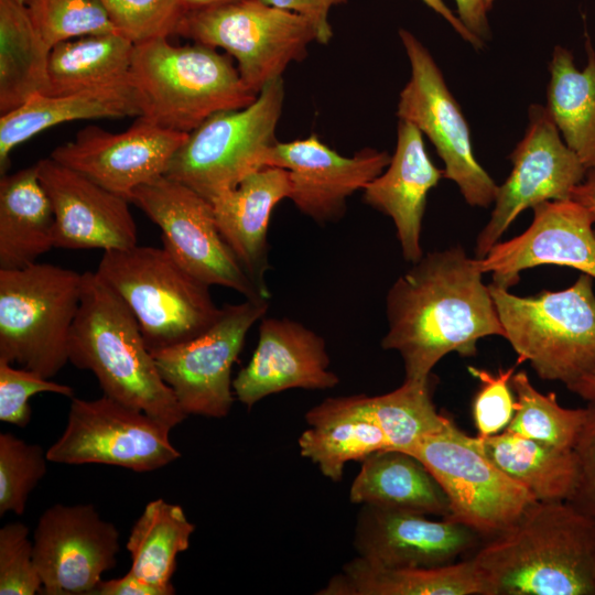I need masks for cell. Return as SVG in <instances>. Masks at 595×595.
Returning a JSON list of instances; mask_svg holds the SVG:
<instances>
[{
  "instance_id": "cell-12",
  "label": "cell",
  "mask_w": 595,
  "mask_h": 595,
  "mask_svg": "<svg viewBox=\"0 0 595 595\" xmlns=\"http://www.w3.org/2000/svg\"><path fill=\"white\" fill-rule=\"evenodd\" d=\"M269 300L225 304L215 323L185 343L152 350L164 382L186 415L225 418L232 407L231 368L249 329L264 317Z\"/></svg>"
},
{
  "instance_id": "cell-34",
  "label": "cell",
  "mask_w": 595,
  "mask_h": 595,
  "mask_svg": "<svg viewBox=\"0 0 595 595\" xmlns=\"http://www.w3.org/2000/svg\"><path fill=\"white\" fill-rule=\"evenodd\" d=\"M195 526L180 505L159 498L147 504L134 522L126 548L131 556L130 572L165 595L175 593L171 582L176 556L190 548Z\"/></svg>"
},
{
  "instance_id": "cell-13",
  "label": "cell",
  "mask_w": 595,
  "mask_h": 595,
  "mask_svg": "<svg viewBox=\"0 0 595 595\" xmlns=\"http://www.w3.org/2000/svg\"><path fill=\"white\" fill-rule=\"evenodd\" d=\"M171 430L106 394L95 400L73 397L65 430L46 456L60 464H105L152 472L181 456L170 441Z\"/></svg>"
},
{
  "instance_id": "cell-52",
  "label": "cell",
  "mask_w": 595,
  "mask_h": 595,
  "mask_svg": "<svg viewBox=\"0 0 595 595\" xmlns=\"http://www.w3.org/2000/svg\"><path fill=\"white\" fill-rule=\"evenodd\" d=\"M17 2L21 3V4H25L26 0H15Z\"/></svg>"
},
{
  "instance_id": "cell-37",
  "label": "cell",
  "mask_w": 595,
  "mask_h": 595,
  "mask_svg": "<svg viewBox=\"0 0 595 595\" xmlns=\"http://www.w3.org/2000/svg\"><path fill=\"white\" fill-rule=\"evenodd\" d=\"M25 7L34 29L51 48L85 35L118 32L100 0H26Z\"/></svg>"
},
{
  "instance_id": "cell-4",
  "label": "cell",
  "mask_w": 595,
  "mask_h": 595,
  "mask_svg": "<svg viewBox=\"0 0 595 595\" xmlns=\"http://www.w3.org/2000/svg\"><path fill=\"white\" fill-rule=\"evenodd\" d=\"M167 39L134 44L130 78L140 97V117L190 133L210 116L257 98L228 56L199 43L176 46Z\"/></svg>"
},
{
  "instance_id": "cell-50",
  "label": "cell",
  "mask_w": 595,
  "mask_h": 595,
  "mask_svg": "<svg viewBox=\"0 0 595 595\" xmlns=\"http://www.w3.org/2000/svg\"><path fill=\"white\" fill-rule=\"evenodd\" d=\"M244 0H182L184 12L203 10Z\"/></svg>"
},
{
  "instance_id": "cell-27",
  "label": "cell",
  "mask_w": 595,
  "mask_h": 595,
  "mask_svg": "<svg viewBox=\"0 0 595 595\" xmlns=\"http://www.w3.org/2000/svg\"><path fill=\"white\" fill-rule=\"evenodd\" d=\"M55 218L37 164L1 175L0 269H21L54 247Z\"/></svg>"
},
{
  "instance_id": "cell-35",
  "label": "cell",
  "mask_w": 595,
  "mask_h": 595,
  "mask_svg": "<svg viewBox=\"0 0 595 595\" xmlns=\"http://www.w3.org/2000/svg\"><path fill=\"white\" fill-rule=\"evenodd\" d=\"M433 376L423 381L404 380L391 392L369 397L370 411L389 448L408 453L422 437L446 429L453 421L433 403Z\"/></svg>"
},
{
  "instance_id": "cell-43",
  "label": "cell",
  "mask_w": 595,
  "mask_h": 595,
  "mask_svg": "<svg viewBox=\"0 0 595 595\" xmlns=\"http://www.w3.org/2000/svg\"><path fill=\"white\" fill-rule=\"evenodd\" d=\"M585 409L586 418L573 447L575 484L566 501L595 519V400Z\"/></svg>"
},
{
  "instance_id": "cell-3",
  "label": "cell",
  "mask_w": 595,
  "mask_h": 595,
  "mask_svg": "<svg viewBox=\"0 0 595 595\" xmlns=\"http://www.w3.org/2000/svg\"><path fill=\"white\" fill-rule=\"evenodd\" d=\"M68 358L73 366L95 375L104 394L171 429L186 419L158 370L136 316L96 271L83 273Z\"/></svg>"
},
{
  "instance_id": "cell-24",
  "label": "cell",
  "mask_w": 595,
  "mask_h": 595,
  "mask_svg": "<svg viewBox=\"0 0 595 595\" xmlns=\"http://www.w3.org/2000/svg\"><path fill=\"white\" fill-rule=\"evenodd\" d=\"M290 193L288 171L267 166L210 202L223 239L266 299H270L266 284L269 221L275 205Z\"/></svg>"
},
{
  "instance_id": "cell-51",
  "label": "cell",
  "mask_w": 595,
  "mask_h": 595,
  "mask_svg": "<svg viewBox=\"0 0 595 595\" xmlns=\"http://www.w3.org/2000/svg\"><path fill=\"white\" fill-rule=\"evenodd\" d=\"M487 10L491 9L495 0H484Z\"/></svg>"
},
{
  "instance_id": "cell-20",
  "label": "cell",
  "mask_w": 595,
  "mask_h": 595,
  "mask_svg": "<svg viewBox=\"0 0 595 595\" xmlns=\"http://www.w3.org/2000/svg\"><path fill=\"white\" fill-rule=\"evenodd\" d=\"M390 159L387 152L369 148L344 156L311 134L289 142L277 141L267 166L288 171L289 198L303 214L323 224L339 219L346 199L381 174Z\"/></svg>"
},
{
  "instance_id": "cell-39",
  "label": "cell",
  "mask_w": 595,
  "mask_h": 595,
  "mask_svg": "<svg viewBox=\"0 0 595 595\" xmlns=\"http://www.w3.org/2000/svg\"><path fill=\"white\" fill-rule=\"evenodd\" d=\"M116 30L134 44L175 34L182 0H100Z\"/></svg>"
},
{
  "instance_id": "cell-1",
  "label": "cell",
  "mask_w": 595,
  "mask_h": 595,
  "mask_svg": "<svg viewBox=\"0 0 595 595\" xmlns=\"http://www.w3.org/2000/svg\"><path fill=\"white\" fill-rule=\"evenodd\" d=\"M476 258L462 246L425 253L400 275L386 296V350L402 358L404 380L423 381L447 354H477L479 339L504 337Z\"/></svg>"
},
{
  "instance_id": "cell-14",
  "label": "cell",
  "mask_w": 595,
  "mask_h": 595,
  "mask_svg": "<svg viewBox=\"0 0 595 595\" xmlns=\"http://www.w3.org/2000/svg\"><path fill=\"white\" fill-rule=\"evenodd\" d=\"M129 202L159 226L163 247L196 279L266 299L223 239L212 203L194 190L163 175L137 187Z\"/></svg>"
},
{
  "instance_id": "cell-18",
  "label": "cell",
  "mask_w": 595,
  "mask_h": 595,
  "mask_svg": "<svg viewBox=\"0 0 595 595\" xmlns=\"http://www.w3.org/2000/svg\"><path fill=\"white\" fill-rule=\"evenodd\" d=\"M532 209V223L522 234L498 241L476 259L480 271L507 290L522 271L543 264L570 267L595 279L594 214L572 198L547 201Z\"/></svg>"
},
{
  "instance_id": "cell-19",
  "label": "cell",
  "mask_w": 595,
  "mask_h": 595,
  "mask_svg": "<svg viewBox=\"0 0 595 595\" xmlns=\"http://www.w3.org/2000/svg\"><path fill=\"white\" fill-rule=\"evenodd\" d=\"M484 537L452 518L364 505L355 548L359 558L381 567H436L472 556Z\"/></svg>"
},
{
  "instance_id": "cell-32",
  "label": "cell",
  "mask_w": 595,
  "mask_h": 595,
  "mask_svg": "<svg viewBox=\"0 0 595 595\" xmlns=\"http://www.w3.org/2000/svg\"><path fill=\"white\" fill-rule=\"evenodd\" d=\"M50 52L25 4L0 0V116L48 94Z\"/></svg>"
},
{
  "instance_id": "cell-30",
  "label": "cell",
  "mask_w": 595,
  "mask_h": 595,
  "mask_svg": "<svg viewBox=\"0 0 595 595\" xmlns=\"http://www.w3.org/2000/svg\"><path fill=\"white\" fill-rule=\"evenodd\" d=\"M580 71L570 50L555 46L549 64L547 110L565 144L584 166L595 169V51L587 39Z\"/></svg>"
},
{
  "instance_id": "cell-16",
  "label": "cell",
  "mask_w": 595,
  "mask_h": 595,
  "mask_svg": "<svg viewBox=\"0 0 595 595\" xmlns=\"http://www.w3.org/2000/svg\"><path fill=\"white\" fill-rule=\"evenodd\" d=\"M33 560L45 595H93L116 566L119 531L91 504H55L40 517Z\"/></svg>"
},
{
  "instance_id": "cell-38",
  "label": "cell",
  "mask_w": 595,
  "mask_h": 595,
  "mask_svg": "<svg viewBox=\"0 0 595 595\" xmlns=\"http://www.w3.org/2000/svg\"><path fill=\"white\" fill-rule=\"evenodd\" d=\"M46 452L11 433H0V516L23 515L29 495L46 474Z\"/></svg>"
},
{
  "instance_id": "cell-25",
  "label": "cell",
  "mask_w": 595,
  "mask_h": 595,
  "mask_svg": "<svg viewBox=\"0 0 595 595\" xmlns=\"http://www.w3.org/2000/svg\"><path fill=\"white\" fill-rule=\"evenodd\" d=\"M305 420L309 429L299 439L301 455L334 482L342 479L347 462L389 448L365 394L328 398L309 410Z\"/></svg>"
},
{
  "instance_id": "cell-31",
  "label": "cell",
  "mask_w": 595,
  "mask_h": 595,
  "mask_svg": "<svg viewBox=\"0 0 595 595\" xmlns=\"http://www.w3.org/2000/svg\"><path fill=\"white\" fill-rule=\"evenodd\" d=\"M473 445L539 501L566 500L576 478L573 450H562L504 430L470 436Z\"/></svg>"
},
{
  "instance_id": "cell-44",
  "label": "cell",
  "mask_w": 595,
  "mask_h": 595,
  "mask_svg": "<svg viewBox=\"0 0 595 595\" xmlns=\"http://www.w3.org/2000/svg\"><path fill=\"white\" fill-rule=\"evenodd\" d=\"M262 2L300 14L312 25L316 42L327 44L333 37L328 13L346 0H261Z\"/></svg>"
},
{
  "instance_id": "cell-22",
  "label": "cell",
  "mask_w": 595,
  "mask_h": 595,
  "mask_svg": "<svg viewBox=\"0 0 595 595\" xmlns=\"http://www.w3.org/2000/svg\"><path fill=\"white\" fill-rule=\"evenodd\" d=\"M328 367L322 336L286 317H262L255 353L232 380L234 394L251 408L267 396L288 389H331L339 378Z\"/></svg>"
},
{
  "instance_id": "cell-46",
  "label": "cell",
  "mask_w": 595,
  "mask_h": 595,
  "mask_svg": "<svg viewBox=\"0 0 595 595\" xmlns=\"http://www.w3.org/2000/svg\"><path fill=\"white\" fill-rule=\"evenodd\" d=\"M457 17L462 23L478 39L485 41L490 31L487 19V9L484 0H455Z\"/></svg>"
},
{
  "instance_id": "cell-21",
  "label": "cell",
  "mask_w": 595,
  "mask_h": 595,
  "mask_svg": "<svg viewBox=\"0 0 595 595\" xmlns=\"http://www.w3.org/2000/svg\"><path fill=\"white\" fill-rule=\"evenodd\" d=\"M36 164L54 212V247L108 251L138 245L127 198L50 156Z\"/></svg>"
},
{
  "instance_id": "cell-33",
  "label": "cell",
  "mask_w": 595,
  "mask_h": 595,
  "mask_svg": "<svg viewBox=\"0 0 595 595\" xmlns=\"http://www.w3.org/2000/svg\"><path fill=\"white\" fill-rule=\"evenodd\" d=\"M134 43L119 32L55 44L48 58V94L64 95L130 78Z\"/></svg>"
},
{
  "instance_id": "cell-48",
  "label": "cell",
  "mask_w": 595,
  "mask_h": 595,
  "mask_svg": "<svg viewBox=\"0 0 595 595\" xmlns=\"http://www.w3.org/2000/svg\"><path fill=\"white\" fill-rule=\"evenodd\" d=\"M571 198L586 206L595 216V169L587 170L583 182L572 191Z\"/></svg>"
},
{
  "instance_id": "cell-49",
  "label": "cell",
  "mask_w": 595,
  "mask_h": 595,
  "mask_svg": "<svg viewBox=\"0 0 595 595\" xmlns=\"http://www.w3.org/2000/svg\"><path fill=\"white\" fill-rule=\"evenodd\" d=\"M567 389L587 401H594L595 400V371L582 377L576 382L571 385Z\"/></svg>"
},
{
  "instance_id": "cell-29",
  "label": "cell",
  "mask_w": 595,
  "mask_h": 595,
  "mask_svg": "<svg viewBox=\"0 0 595 595\" xmlns=\"http://www.w3.org/2000/svg\"><path fill=\"white\" fill-rule=\"evenodd\" d=\"M354 504L448 518L450 501L430 470L413 455L382 450L363 459L349 490Z\"/></svg>"
},
{
  "instance_id": "cell-7",
  "label": "cell",
  "mask_w": 595,
  "mask_h": 595,
  "mask_svg": "<svg viewBox=\"0 0 595 595\" xmlns=\"http://www.w3.org/2000/svg\"><path fill=\"white\" fill-rule=\"evenodd\" d=\"M83 273L35 262L0 269V360L51 379L69 363Z\"/></svg>"
},
{
  "instance_id": "cell-36",
  "label": "cell",
  "mask_w": 595,
  "mask_h": 595,
  "mask_svg": "<svg viewBox=\"0 0 595 595\" xmlns=\"http://www.w3.org/2000/svg\"><path fill=\"white\" fill-rule=\"evenodd\" d=\"M510 383L517 401L506 431L558 448L573 450L586 409L561 407L555 393L537 390L524 371L513 374Z\"/></svg>"
},
{
  "instance_id": "cell-10",
  "label": "cell",
  "mask_w": 595,
  "mask_h": 595,
  "mask_svg": "<svg viewBox=\"0 0 595 595\" xmlns=\"http://www.w3.org/2000/svg\"><path fill=\"white\" fill-rule=\"evenodd\" d=\"M444 490L451 516L484 537L510 528L537 498L508 477L472 443L454 422L422 437L409 452Z\"/></svg>"
},
{
  "instance_id": "cell-6",
  "label": "cell",
  "mask_w": 595,
  "mask_h": 595,
  "mask_svg": "<svg viewBox=\"0 0 595 595\" xmlns=\"http://www.w3.org/2000/svg\"><path fill=\"white\" fill-rule=\"evenodd\" d=\"M96 273L131 310L151 351L193 339L220 314L210 286L164 247L104 251Z\"/></svg>"
},
{
  "instance_id": "cell-40",
  "label": "cell",
  "mask_w": 595,
  "mask_h": 595,
  "mask_svg": "<svg viewBox=\"0 0 595 595\" xmlns=\"http://www.w3.org/2000/svg\"><path fill=\"white\" fill-rule=\"evenodd\" d=\"M42 592V581L33 560L29 528L12 522L0 529V594L34 595Z\"/></svg>"
},
{
  "instance_id": "cell-41",
  "label": "cell",
  "mask_w": 595,
  "mask_h": 595,
  "mask_svg": "<svg viewBox=\"0 0 595 595\" xmlns=\"http://www.w3.org/2000/svg\"><path fill=\"white\" fill-rule=\"evenodd\" d=\"M41 392L58 393L71 399L74 397V389L67 385L0 360V421L19 428L26 426L32 416L29 399Z\"/></svg>"
},
{
  "instance_id": "cell-23",
  "label": "cell",
  "mask_w": 595,
  "mask_h": 595,
  "mask_svg": "<svg viewBox=\"0 0 595 595\" xmlns=\"http://www.w3.org/2000/svg\"><path fill=\"white\" fill-rule=\"evenodd\" d=\"M444 177L430 159L422 132L399 120L397 145L388 166L363 190V199L394 224L403 258L414 263L424 255L422 221L429 192Z\"/></svg>"
},
{
  "instance_id": "cell-47",
  "label": "cell",
  "mask_w": 595,
  "mask_h": 595,
  "mask_svg": "<svg viewBox=\"0 0 595 595\" xmlns=\"http://www.w3.org/2000/svg\"><path fill=\"white\" fill-rule=\"evenodd\" d=\"M429 8L440 14L445 21H447L452 28L465 40L470 43L475 48H482L484 41L473 34L459 20V18L453 13V11L444 3L443 0H422Z\"/></svg>"
},
{
  "instance_id": "cell-45",
  "label": "cell",
  "mask_w": 595,
  "mask_h": 595,
  "mask_svg": "<svg viewBox=\"0 0 595 595\" xmlns=\"http://www.w3.org/2000/svg\"><path fill=\"white\" fill-rule=\"evenodd\" d=\"M93 595H165L164 592L150 585L130 571L123 576L101 581Z\"/></svg>"
},
{
  "instance_id": "cell-9",
  "label": "cell",
  "mask_w": 595,
  "mask_h": 595,
  "mask_svg": "<svg viewBox=\"0 0 595 595\" xmlns=\"http://www.w3.org/2000/svg\"><path fill=\"white\" fill-rule=\"evenodd\" d=\"M175 34L227 51L237 61L244 83L256 94L281 78L289 64L303 60L309 44L316 42L306 19L261 0L185 12Z\"/></svg>"
},
{
  "instance_id": "cell-26",
  "label": "cell",
  "mask_w": 595,
  "mask_h": 595,
  "mask_svg": "<svg viewBox=\"0 0 595 595\" xmlns=\"http://www.w3.org/2000/svg\"><path fill=\"white\" fill-rule=\"evenodd\" d=\"M141 115L140 97L131 78L64 95L36 94L19 108L0 116V173H7L9 155L17 145L56 125Z\"/></svg>"
},
{
  "instance_id": "cell-28",
  "label": "cell",
  "mask_w": 595,
  "mask_h": 595,
  "mask_svg": "<svg viewBox=\"0 0 595 595\" xmlns=\"http://www.w3.org/2000/svg\"><path fill=\"white\" fill-rule=\"evenodd\" d=\"M317 594L489 595V588L472 556L436 567H381L358 556Z\"/></svg>"
},
{
  "instance_id": "cell-8",
  "label": "cell",
  "mask_w": 595,
  "mask_h": 595,
  "mask_svg": "<svg viewBox=\"0 0 595 595\" xmlns=\"http://www.w3.org/2000/svg\"><path fill=\"white\" fill-rule=\"evenodd\" d=\"M284 100L282 78L266 85L247 107L217 112L188 133L166 176L212 202L267 167Z\"/></svg>"
},
{
  "instance_id": "cell-42",
  "label": "cell",
  "mask_w": 595,
  "mask_h": 595,
  "mask_svg": "<svg viewBox=\"0 0 595 595\" xmlns=\"http://www.w3.org/2000/svg\"><path fill=\"white\" fill-rule=\"evenodd\" d=\"M468 371L480 382L473 403L478 436L498 434L506 430L516 410L510 383L515 367L500 368L496 375L472 366Z\"/></svg>"
},
{
  "instance_id": "cell-5",
  "label": "cell",
  "mask_w": 595,
  "mask_h": 595,
  "mask_svg": "<svg viewBox=\"0 0 595 595\" xmlns=\"http://www.w3.org/2000/svg\"><path fill=\"white\" fill-rule=\"evenodd\" d=\"M594 278L581 273L569 288L519 296L489 284L504 338L543 380L569 388L595 371Z\"/></svg>"
},
{
  "instance_id": "cell-17",
  "label": "cell",
  "mask_w": 595,
  "mask_h": 595,
  "mask_svg": "<svg viewBox=\"0 0 595 595\" xmlns=\"http://www.w3.org/2000/svg\"><path fill=\"white\" fill-rule=\"evenodd\" d=\"M187 136L137 117L120 133L85 127L50 158L129 201L137 187L165 175Z\"/></svg>"
},
{
  "instance_id": "cell-15",
  "label": "cell",
  "mask_w": 595,
  "mask_h": 595,
  "mask_svg": "<svg viewBox=\"0 0 595 595\" xmlns=\"http://www.w3.org/2000/svg\"><path fill=\"white\" fill-rule=\"evenodd\" d=\"M509 159L512 169L499 186L494 209L475 242V258H484L515 219L527 208L547 201L571 198L587 173L565 144L545 107L533 104L522 139Z\"/></svg>"
},
{
  "instance_id": "cell-2",
  "label": "cell",
  "mask_w": 595,
  "mask_h": 595,
  "mask_svg": "<svg viewBox=\"0 0 595 595\" xmlns=\"http://www.w3.org/2000/svg\"><path fill=\"white\" fill-rule=\"evenodd\" d=\"M472 559L489 595H595V519L538 500Z\"/></svg>"
},
{
  "instance_id": "cell-11",
  "label": "cell",
  "mask_w": 595,
  "mask_h": 595,
  "mask_svg": "<svg viewBox=\"0 0 595 595\" xmlns=\"http://www.w3.org/2000/svg\"><path fill=\"white\" fill-rule=\"evenodd\" d=\"M399 35L410 62L411 76L400 93L397 116L415 126L434 145L465 202L489 207L498 185L476 160L468 123L429 50L409 31Z\"/></svg>"
}]
</instances>
